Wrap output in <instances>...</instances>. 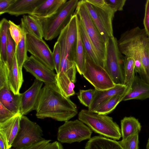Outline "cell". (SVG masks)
Instances as JSON below:
<instances>
[{
    "label": "cell",
    "mask_w": 149,
    "mask_h": 149,
    "mask_svg": "<svg viewBox=\"0 0 149 149\" xmlns=\"http://www.w3.org/2000/svg\"><path fill=\"white\" fill-rule=\"evenodd\" d=\"M37 118L69 120L78 113L76 105L61 92L56 84H45L41 90L35 110Z\"/></svg>",
    "instance_id": "cell-1"
},
{
    "label": "cell",
    "mask_w": 149,
    "mask_h": 149,
    "mask_svg": "<svg viewBox=\"0 0 149 149\" xmlns=\"http://www.w3.org/2000/svg\"><path fill=\"white\" fill-rule=\"evenodd\" d=\"M122 52L134 60L135 70H143L145 80L149 84V36L138 26L130 29L123 41Z\"/></svg>",
    "instance_id": "cell-2"
},
{
    "label": "cell",
    "mask_w": 149,
    "mask_h": 149,
    "mask_svg": "<svg viewBox=\"0 0 149 149\" xmlns=\"http://www.w3.org/2000/svg\"><path fill=\"white\" fill-rule=\"evenodd\" d=\"M79 1L78 0L67 1L55 13L49 17H35L41 26L45 40H50L59 36L74 15Z\"/></svg>",
    "instance_id": "cell-3"
},
{
    "label": "cell",
    "mask_w": 149,
    "mask_h": 149,
    "mask_svg": "<svg viewBox=\"0 0 149 149\" xmlns=\"http://www.w3.org/2000/svg\"><path fill=\"white\" fill-rule=\"evenodd\" d=\"M78 117L92 131L100 135L118 140L121 136L119 126L111 117L83 109L79 112Z\"/></svg>",
    "instance_id": "cell-4"
},
{
    "label": "cell",
    "mask_w": 149,
    "mask_h": 149,
    "mask_svg": "<svg viewBox=\"0 0 149 149\" xmlns=\"http://www.w3.org/2000/svg\"><path fill=\"white\" fill-rule=\"evenodd\" d=\"M84 1L92 21L106 43L114 36L112 22L115 12L106 3L103 6H97L87 0Z\"/></svg>",
    "instance_id": "cell-5"
},
{
    "label": "cell",
    "mask_w": 149,
    "mask_h": 149,
    "mask_svg": "<svg viewBox=\"0 0 149 149\" xmlns=\"http://www.w3.org/2000/svg\"><path fill=\"white\" fill-rule=\"evenodd\" d=\"M124 58L119 49L117 39L114 36L110 38L106 43L104 68L116 84H123Z\"/></svg>",
    "instance_id": "cell-6"
},
{
    "label": "cell",
    "mask_w": 149,
    "mask_h": 149,
    "mask_svg": "<svg viewBox=\"0 0 149 149\" xmlns=\"http://www.w3.org/2000/svg\"><path fill=\"white\" fill-rule=\"evenodd\" d=\"M74 14L77 15L82 23L89 38L104 63L106 43L92 21L84 0L79 1Z\"/></svg>",
    "instance_id": "cell-7"
},
{
    "label": "cell",
    "mask_w": 149,
    "mask_h": 149,
    "mask_svg": "<svg viewBox=\"0 0 149 149\" xmlns=\"http://www.w3.org/2000/svg\"><path fill=\"white\" fill-rule=\"evenodd\" d=\"M41 127L25 116H21L19 129L12 145L14 148L27 146L45 139Z\"/></svg>",
    "instance_id": "cell-8"
},
{
    "label": "cell",
    "mask_w": 149,
    "mask_h": 149,
    "mask_svg": "<svg viewBox=\"0 0 149 149\" xmlns=\"http://www.w3.org/2000/svg\"><path fill=\"white\" fill-rule=\"evenodd\" d=\"M64 122L58 128L57 139L59 141L71 143L91 138L92 130L79 119Z\"/></svg>",
    "instance_id": "cell-9"
},
{
    "label": "cell",
    "mask_w": 149,
    "mask_h": 149,
    "mask_svg": "<svg viewBox=\"0 0 149 149\" xmlns=\"http://www.w3.org/2000/svg\"><path fill=\"white\" fill-rule=\"evenodd\" d=\"M82 75L96 90H106L112 88L116 85L103 67L87 58L85 68Z\"/></svg>",
    "instance_id": "cell-10"
},
{
    "label": "cell",
    "mask_w": 149,
    "mask_h": 149,
    "mask_svg": "<svg viewBox=\"0 0 149 149\" xmlns=\"http://www.w3.org/2000/svg\"><path fill=\"white\" fill-rule=\"evenodd\" d=\"M27 51L49 68L55 70L52 52L43 40L29 34L26 35Z\"/></svg>",
    "instance_id": "cell-11"
},
{
    "label": "cell",
    "mask_w": 149,
    "mask_h": 149,
    "mask_svg": "<svg viewBox=\"0 0 149 149\" xmlns=\"http://www.w3.org/2000/svg\"><path fill=\"white\" fill-rule=\"evenodd\" d=\"M23 67L36 79L45 84H56L57 74L32 55L28 57Z\"/></svg>",
    "instance_id": "cell-12"
},
{
    "label": "cell",
    "mask_w": 149,
    "mask_h": 149,
    "mask_svg": "<svg viewBox=\"0 0 149 149\" xmlns=\"http://www.w3.org/2000/svg\"><path fill=\"white\" fill-rule=\"evenodd\" d=\"M43 84L42 82L35 79L30 87L21 93L19 113L21 116L36 110Z\"/></svg>",
    "instance_id": "cell-13"
},
{
    "label": "cell",
    "mask_w": 149,
    "mask_h": 149,
    "mask_svg": "<svg viewBox=\"0 0 149 149\" xmlns=\"http://www.w3.org/2000/svg\"><path fill=\"white\" fill-rule=\"evenodd\" d=\"M21 116L20 113H17L8 120L0 123V136L3 139L6 149L12 147L19 129Z\"/></svg>",
    "instance_id": "cell-14"
},
{
    "label": "cell",
    "mask_w": 149,
    "mask_h": 149,
    "mask_svg": "<svg viewBox=\"0 0 149 149\" xmlns=\"http://www.w3.org/2000/svg\"><path fill=\"white\" fill-rule=\"evenodd\" d=\"M77 17L74 14L67 25L65 42L67 58L74 63L77 39Z\"/></svg>",
    "instance_id": "cell-15"
},
{
    "label": "cell",
    "mask_w": 149,
    "mask_h": 149,
    "mask_svg": "<svg viewBox=\"0 0 149 149\" xmlns=\"http://www.w3.org/2000/svg\"><path fill=\"white\" fill-rule=\"evenodd\" d=\"M130 88L123 84H116L114 87L106 90L95 89L92 101L88 110L93 112L98 106L109 98L114 95L124 94Z\"/></svg>",
    "instance_id": "cell-16"
},
{
    "label": "cell",
    "mask_w": 149,
    "mask_h": 149,
    "mask_svg": "<svg viewBox=\"0 0 149 149\" xmlns=\"http://www.w3.org/2000/svg\"><path fill=\"white\" fill-rule=\"evenodd\" d=\"M67 25L62 31L57 39L59 43L61 53V61L59 72H64L72 80L76 79V68L75 64L67 58L65 52V42Z\"/></svg>",
    "instance_id": "cell-17"
},
{
    "label": "cell",
    "mask_w": 149,
    "mask_h": 149,
    "mask_svg": "<svg viewBox=\"0 0 149 149\" xmlns=\"http://www.w3.org/2000/svg\"><path fill=\"white\" fill-rule=\"evenodd\" d=\"M149 98V84L144 79L135 76L130 88L122 101L131 100H143Z\"/></svg>",
    "instance_id": "cell-18"
},
{
    "label": "cell",
    "mask_w": 149,
    "mask_h": 149,
    "mask_svg": "<svg viewBox=\"0 0 149 149\" xmlns=\"http://www.w3.org/2000/svg\"><path fill=\"white\" fill-rule=\"evenodd\" d=\"M45 0H15L4 12L17 17L28 14L31 15L34 10Z\"/></svg>",
    "instance_id": "cell-19"
},
{
    "label": "cell",
    "mask_w": 149,
    "mask_h": 149,
    "mask_svg": "<svg viewBox=\"0 0 149 149\" xmlns=\"http://www.w3.org/2000/svg\"><path fill=\"white\" fill-rule=\"evenodd\" d=\"M21 99V93L15 95L8 85L0 88V102L15 113H19Z\"/></svg>",
    "instance_id": "cell-20"
},
{
    "label": "cell",
    "mask_w": 149,
    "mask_h": 149,
    "mask_svg": "<svg viewBox=\"0 0 149 149\" xmlns=\"http://www.w3.org/2000/svg\"><path fill=\"white\" fill-rule=\"evenodd\" d=\"M78 23L86 58L89 59L96 64L104 68V62L89 38L82 23L78 17Z\"/></svg>",
    "instance_id": "cell-21"
},
{
    "label": "cell",
    "mask_w": 149,
    "mask_h": 149,
    "mask_svg": "<svg viewBox=\"0 0 149 149\" xmlns=\"http://www.w3.org/2000/svg\"><path fill=\"white\" fill-rule=\"evenodd\" d=\"M67 0H45L34 10L31 15L38 18H45L55 13Z\"/></svg>",
    "instance_id": "cell-22"
},
{
    "label": "cell",
    "mask_w": 149,
    "mask_h": 149,
    "mask_svg": "<svg viewBox=\"0 0 149 149\" xmlns=\"http://www.w3.org/2000/svg\"><path fill=\"white\" fill-rule=\"evenodd\" d=\"M84 149H123L118 141L101 136L91 138L86 143Z\"/></svg>",
    "instance_id": "cell-23"
},
{
    "label": "cell",
    "mask_w": 149,
    "mask_h": 149,
    "mask_svg": "<svg viewBox=\"0 0 149 149\" xmlns=\"http://www.w3.org/2000/svg\"><path fill=\"white\" fill-rule=\"evenodd\" d=\"M20 25L26 34H31L40 39L43 37L41 26L35 17L30 15H23Z\"/></svg>",
    "instance_id": "cell-24"
},
{
    "label": "cell",
    "mask_w": 149,
    "mask_h": 149,
    "mask_svg": "<svg viewBox=\"0 0 149 149\" xmlns=\"http://www.w3.org/2000/svg\"><path fill=\"white\" fill-rule=\"evenodd\" d=\"M23 81V76L20 73L15 53L12 68L9 71L8 77L9 88L15 95L20 93L19 90Z\"/></svg>",
    "instance_id": "cell-25"
},
{
    "label": "cell",
    "mask_w": 149,
    "mask_h": 149,
    "mask_svg": "<svg viewBox=\"0 0 149 149\" xmlns=\"http://www.w3.org/2000/svg\"><path fill=\"white\" fill-rule=\"evenodd\" d=\"M141 125L138 120L133 117H125L121 121V134L122 139L138 134Z\"/></svg>",
    "instance_id": "cell-26"
},
{
    "label": "cell",
    "mask_w": 149,
    "mask_h": 149,
    "mask_svg": "<svg viewBox=\"0 0 149 149\" xmlns=\"http://www.w3.org/2000/svg\"><path fill=\"white\" fill-rule=\"evenodd\" d=\"M86 62V52L79 28L78 17L77 39L75 64L77 70L80 75H82L84 72L85 68Z\"/></svg>",
    "instance_id": "cell-27"
},
{
    "label": "cell",
    "mask_w": 149,
    "mask_h": 149,
    "mask_svg": "<svg viewBox=\"0 0 149 149\" xmlns=\"http://www.w3.org/2000/svg\"><path fill=\"white\" fill-rule=\"evenodd\" d=\"M113 96L100 104L95 110L93 112L100 114L106 115L111 113L116 108L127 93Z\"/></svg>",
    "instance_id": "cell-28"
},
{
    "label": "cell",
    "mask_w": 149,
    "mask_h": 149,
    "mask_svg": "<svg viewBox=\"0 0 149 149\" xmlns=\"http://www.w3.org/2000/svg\"><path fill=\"white\" fill-rule=\"evenodd\" d=\"M57 74L56 84L61 92L68 97L74 95V83L68 75L63 72H59Z\"/></svg>",
    "instance_id": "cell-29"
},
{
    "label": "cell",
    "mask_w": 149,
    "mask_h": 149,
    "mask_svg": "<svg viewBox=\"0 0 149 149\" xmlns=\"http://www.w3.org/2000/svg\"><path fill=\"white\" fill-rule=\"evenodd\" d=\"M9 27L8 21L3 18L0 23V59L6 63V46Z\"/></svg>",
    "instance_id": "cell-30"
},
{
    "label": "cell",
    "mask_w": 149,
    "mask_h": 149,
    "mask_svg": "<svg viewBox=\"0 0 149 149\" xmlns=\"http://www.w3.org/2000/svg\"><path fill=\"white\" fill-rule=\"evenodd\" d=\"M26 34L23 31L21 40L16 45L15 55L19 70L21 75L23 76L22 68L25 61L28 58L26 43Z\"/></svg>",
    "instance_id": "cell-31"
},
{
    "label": "cell",
    "mask_w": 149,
    "mask_h": 149,
    "mask_svg": "<svg viewBox=\"0 0 149 149\" xmlns=\"http://www.w3.org/2000/svg\"><path fill=\"white\" fill-rule=\"evenodd\" d=\"M123 84L130 88L135 75V65L132 58L125 56L123 62Z\"/></svg>",
    "instance_id": "cell-32"
},
{
    "label": "cell",
    "mask_w": 149,
    "mask_h": 149,
    "mask_svg": "<svg viewBox=\"0 0 149 149\" xmlns=\"http://www.w3.org/2000/svg\"><path fill=\"white\" fill-rule=\"evenodd\" d=\"M51 140L45 139L31 145L19 148H11L9 149H64L62 145L57 141L51 142Z\"/></svg>",
    "instance_id": "cell-33"
},
{
    "label": "cell",
    "mask_w": 149,
    "mask_h": 149,
    "mask_svg": "<svg viewBox=\"0 0 149 149\" xmlns=\"http://www.w3.org/2000/svg\"><path fill=\"white\" fill-rule=\"evenodd\" d=\"M16 44L12 38L9 30L8 33L7 42L6 46L7 63L9 71L12 65L16 52Z\"/></svg>",
    "instance_id": "cell-34"
},
{
    "label": "cell",
    "mask_w": 149,
    "mask_h": 149,
    "mask_svg": "<svg viewBox=\"0 0 149 149\" xmlns=\"http://www.w3.org/2000/svg\"><path fill=\"white\" fill-rule=\"evenodd\" d=\"M95 91V89L80 90L77 96L80 102L88 108L91 103Z\"/></svg>",
    "instance_id": "cell-35"
},
{
    "label": "cell",
    "mask_w": 149,
    "mask_h": 149,
    "mask_svg": "<svg viewBox=\"0 0 149 149\" xmlns=\"http://www.w3.org/2000/svg\"><path fill=\"white\" fill-rule=\"evenodd\" d=\"M118 142L123 149H138V134L130 136Z\"/></svg>",
    "instance_id": "cell-36"
},
{
    "label": "cell",
    "mask_w": 149,
    "mask_h": 149,
    "mask_svg": "<svg viewBox=\"0 0 149 149\" xmlns=\"http://www.w3.org/2000/svg\"><path fill=\"white\" fill-rule=\"evenodd\" d=\"M8 21L9 24V30L10 36L17 45L21 40L23 30L20 25L15 24L10 20Z\"/></svg>",
    "instance_id": "cell-37"
},
{
    "label": "cell",
    "mask_w": 149,
    "mask_h": 149,
    "mask_svg": "<svg viewBox=\"0 0 149 149\" xmlns=\"http://www.w3.org/2000/svg\"><path fill=\"white\" fill-rule=\"evenodd\" d=\"M53 61L56 74L59 72L61 61V49L59 42L57 41L55 43L52 52Z\"/></svg>",
    "instance_id": "cell-38"
},
{
    "label": "cell",
    "mask_w": 149,
    "mask_h": 149,
    "mask_svg": "<svg viewBox=\"0 0 149 149\" xmlns=\"http://www.w3.org/2000/svg\"><path fill=\"white\" fill-rule=\"evenodd\" d=\"M105 3L115 12L122 11L126 0H104Z\"/></svg>",
    "instance_id": "cell-39"
},
{
    "label": "cell",
    "mask_w": 149,
    "mask_h": 149,
    "mask_svg": "<svg viewBox=\"0 0 149 149\" xmlns=\"http://www.w3.org/2000/svg\"><path fill=\"white\" fill-rule=\"evenodd\" d=\"M16 114L6 108L0 102V123L8 120Z\"/></svg>",
    "instance_id": "cell-40"
},
{
    "label": "cell",
    "mask_w": 149,
    "mask_h": 149,
    "mask_svg": "<svg viewBox=\"0 0 149 149\" xmlns=\"http://www.w3.org/2000/svg\"><path fill=\"white\" fill-rule=\"evenodd\" d=\"M143 24L144 27V29L149 36V0L146 1L145 3Z\"/></svg>",
    "instance_id": "cell-41"
},
{
    "label": "cell",
    "mask_w": 149,
    "mask_h": 149,
    "mask_svg": "<svg viewBox=\"0 0 149 149\" xmlns=\"http://www.w3.org/2000/svg\"><path fill=\"white\" fill-rule=\"evenodd\" d=\"M15 0H0V15L4 14V12Z\"/></svg>",
    "instance_id": "cell-42"
},
{
    "label": "cell",
    "mask_w": 149,
    "mask_h": 149,
    "mask_svg": "<svg viewBox=\"0 0 149 149\" xmlns=\"http://www.w3.org/2000/svg\"><path fill=\"white\" fill-rule=\"evenodd\" d=\"M90 3L97 6H102L105 4L104 0H87Z\"/></svg>",
    "instance_id": "cell-43"
},
{
    "label": "cell",
    "mask_w": 149,
    "mask_h": 149,
    "mask_svg": "<svg viewBox=\"0 0 149 149\" xmlns=\"http://www.w3.org/2000/svg\"><path fill=\"white\" fill-rule=\"evenodd\" d=\"M0 149H6L5 142L3 138L0 136Z\"/></svg>",
    "instance_id": "cell-44"
},
{
    "label": "cell",
    "mask_w": 149,
    "mask_h": 149,
    "mask_svg": "<svg viewBox=\"0 0 149 149\" xmlns=\"http://www.w3.org/2000/svg\"><path fill=\"white\" fill-rule=\"evenodd\" d=\"M146 149H149V138H148L147 143Z\"/></svg>",
    "instance_id": "cell-45"
}]
</instances>
